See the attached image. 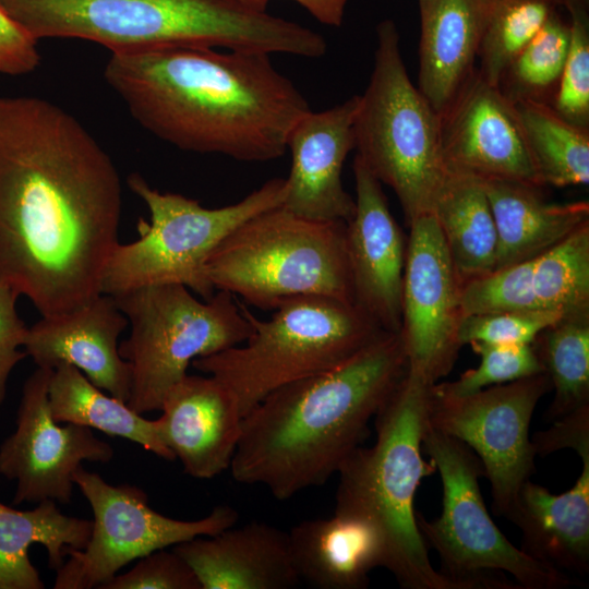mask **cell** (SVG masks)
Here are the masks:
<instances>
[{
	"instance_id": "d4e9b609",
	"label": "cell",
	"mask_w": 589,
	"mask_h": 589,
	"mask_svg": "<svg viewBox=\"0 0 589 589\" xmlns=\"http://www.w3.org/2000/svg\"><path fill=\"white\" fill-rule=\"evenodd\" d=\"M492 291L504 311L589 312V223L545 252L496 269Z\"/></svg>"
},
{
	"instance_id": "b9f144b4",
	"label": "cell",
	"mask_w": 589,
	"mask_h": 589,
	"mask_svg": "<svg viewBox=\"0 0 589 589\" xmlns=\"http://www.w3.org/2000/svg\"><path fill=\"white\" fill-rule=\"evenodd\" d=\"M560 5L565 7L568 11L574 9L587 10L589 8V0H557Z\"/></svg>"
},
{
	"instance_id": "5bb4252c",
	"label": "cell",
	"mask_w": 589,
	"mask_h": 589,
	"mask_svg": "<svg viewBox=\"0 0 589 589\" xmlns=\"http://www.w3.org/2000/svg\"><path fill=\"white\" fill-rule=\"evenodd\" d=\"M52 370L36 368L26 378L17 408L16 428L0 445V474L15 482L13 504L71 501L74 472L84 461L108 464L109 443L92 429L57 422L48 385Z\"/></svg>"
},
{
	"instance_id": "2e32d148",
	"label": "cell",
	"mask_w": 589,
	"mask_h": 589,
	"mask_svg": "<svg viewBox=\"0 0 589 589\" xmlns=\"http://www.w3.org/2000/svg\"><path fill=\"white\" fill-rule=\"evenodd\" d=\"M441 148L447 171L545 187L514 105L478 72L441 117Z\"/></svg>"
},
{
	"instance_id": "f35d334b",
	"label": "cell",
	"mask_w": 589,
	"mask_h": 589,
	"mask_svg": "<svg viewBox=\"0 0 589 589\" xmlns=\"http://www.w3.org/2000/svg\"><path fill=\"white\" fill-rule=\"evenodd\" d=\"M39 63L37 41L0 7V74L24 75Z\"/></svg>"
},
{
	"instance_id": "7c38bea8",
	"label": "cell",
	"mask_w": 589,
	"mask_h": 589,
	"mask_svg": "<svg viewBox=\"0 0 589 589\" xmlns=\"http://www.w3.org/2000/svg\"><path fill=\"white\" fill-rule=\"evenodd\" d=\"M73 481L89 503L94 519L86 545L70 550L56 570L55 589H99L131 562L195 537L215 534L236 525L239 517L233 507L218 505L197 520L170 518L149 506L141 488L110 484L83 466Z\"/></svg>"
},
{
	"instance_id": "74e56055",
	"label": "cell",
	"mask_w": 589,
	"mask_h": 589,
	"mask_svg": "<svg viewBox=\"0 0 589 589\" xmlns=\"http://www.w3.org/2000/svg\"><path fill=\"white\" fill-rule=\"evenodd\" d=\"M19 297L12 288L0 283V407L5 400L13 369L26 357L22 348L28 327L17 313Z\"/></svg>"
},
{
	"instance_id": "60d3db41",
	"label": "cell",
	"mask_w": 589,
	"mask_h": 589,
	"mask_svg": "<svg viewBox=\"0 0 589 589\" xmlns=\"http://www.w3.org/2000/svg\"><path fill=\"white\" fill-rule=\"evenodd\" d=\"M243 5L259 12H266L271 0H238ZM303 7L320 23L340 26L348 0H292Z\"/></svg>"
},
{
	"instance_id": "9c48e42d",
	"label": "cell",
	"mask_w": 589,
	"mask_h": 589,
	"mask_svg": "<svg viewBox=\"0 0 589 589\" xmlns=\"http://www.w3.org/2000/svg\"><path fill=\"white\" fill-rule=\"evenodd\" d=\"M422 449L442 482V512L434 520L417 513L426 546L441 560L443 576L458 589H563L572 585L563 572L516 548L489 515L479 478L483 466L465 443L426 422Z\"/></svg>"
},
{
	"instance_id": "836d02e7",
	"label": "cell",
	"mask_w": 589,
	"mask_h": 589,
	"mask_svg": "<svg viewBox=\"0 0 589 589\" xmlns=\"http://www.w3.org/2000/svg\"><path fill=\"white\" fill-rule=\"evenodd\" d=\"M480 357L474 369L464 372L454 382L438 383L446 392L464 396L483 388L509 383L544 372L531 345H469Z\"/></svg>"
},
{
	"instance_id": "484cf974",
	"label": "cell",
	"mask_w": 589,
	"mask_h": 589,
	"mask_svg": "<svg viewBox=\"0 0 589 589\" xmlns=\"http://www.w3.org/2000/svg\"><path fill=\"white\" fill-rule=\"evenodd\" d=\"M483 185L497 232L495 269L532 259L589 223V202H548L542 188L506 180Z\"/></svg>"
},
{
	"instance_id": "9a60e30c",
	"label": "cell",
	"mask_w": 589,
	"mask_h": 589,
	"mask_svg": "<svg viewBox=\"0 0 589 589\" xmlns=\"http://www.w3.org/2000/svg\"><path fill=\"white\" fill-rule=\"evenodd\" d=\"M408 226L399 335L408 370L435 384L452 371L461 348L462 284L433 215Z\"/></svg>"
},
{
	"instance_id": "5b68a950",
	"label": "cell",
	"mask_w": 589,
	"mask_h": 589,
	"mask_svg": "<svg viewBox=\"0 0 589 589\" xmlns=\"http://www.w3.org/2000/svg\"><path fill=\"white\" fill-rule=\"evenodd\" d=\"M433 384L407 370L374 419L373 446H358L339 467L335 513L371 520L386 544V565L406 589H458L430 562L413 508L423 478L435 471L422 457Z\"/></svg>"
},
{
	"instance_id": "d6986e66",
	"label": "cell",
	"mask_w": 589,
	"mask_h": 589,
	"mask_svg": "<svg viewBox=\"0 0 589 589\" xmlns=\"http://www.w3.org/2000/svg\"><path fill=\"white\" fill-rule=\"evenodd\" d=\"M113 296L100 293L81 308L41 316L27 328L23 349L37 368H77L95 386L128 402L131 366L119 352L128 326Z\"/></svg>"
},
{
	"instance_id": "f546056e",
	"label": "cell",
	"mask_w": 589,
	"mask_h": 589,
	"mask_svg": "<svg viewBox=\"0 0 589 589\" xmlns=\"http://www.w3.org/2000/svg\"><path fill=\"white\" fill-rule=\"evenodd\" d=\"M514 107L543 184H588L589 128L567 121L548 105L519 103Z\"/></svg>"
},
{
	"instance_id": "83f0119b",
	"label": "cell",
	"mask_w": 589,
	"mask_h": 589,
	"mask_svg": "<svg viewBox=\"0 0 589 589\" xmlns=\"http://www.w3.org/2000/svg\"><path fill=\"white\" fill-rule=\"evenodd\" d=\"M430 213L462 285L494 271L497 232L482 180L446 170Z\"/></svg>"
},
{
	"instance_id": "52a82bcc",
	"label": "cell",
	"mask_w": 589,
	"mask_h": 589,
	"mask_svg": "<svg viewBox=\"0 0 589 589\" xmlns=\"http://www.w3.org/2000/svg\"><path fill=\"white\" fill-rule=\"evenodd\" d=\"M345 226L302 217L281 205L266 209L215 249L206 277L215 291H227L263 310L301 296L353 303Z\"/></svg>"
},
{
	"instance_id": "277c9868",
	"label": "cell",
	"mask_w": 589,
	"mask_h": 589,
	"mask_svg": "<svg viewBox=\"0 0 589 589\" xmlns=\"http://www.w3.org/2000/svg\"><path fill=\"white\" fill-rule=\"evenodd\" d=\"M0 7L36 41L80 38L111 51L165 46L309 57L316 34L238 0H0Z\"/></svg>"
},
{
	"instance_id": "4fadbf2b",
	"label": "cell",
	"mask_w": 589,
	"mask_h": 589,
	"mask_svg": "<svg viewBox=\"0 0 589 589\" xmlns=\"http://www.w3.org/2000/svg\"><path fill=\"white\" fill-rule=\"evenodd\" d=\"M552 385L545 372L458 396L431 386L426 422L457 438L480 459L491 484L493 510L506 517L534 472L529 436L533 411Z\"/></svg>"
},
{
	"instance_id": "ba28073f",
	"label": "cell",
	"mask_w": 589,
	"mask_h": 589,
	"mask_svg": "<svg viewBox=\"0 0 589 589\" xmlns=\"http://www.w3.org/2000/svg\"><path fill=\"white\" fill-rule=\"evenodd\" d=\"M376 39L370 81L358 95L356 155L395 192L408 225L431 212L446 172L441 117L409 79L392 20L378 23Z\"/></svg>"
},
{
	"instance_id": "44dd1931",
	"label": "cell",
	"mask_w": 589,
	"mask_h": 589,
	"mask_svg": "<svg viewBox=\"0 0 589 589\" xmlns=\"http://www.w3.org/2000/svg\"><path fill=\"white\" fill-rule=\"evenodd\" d=\"M202 589H292L301 584L288 532L262 521L230 526L172 546Z\"/></svg>"
},
{
	"instance_id": "603a6c76",
	"label": "cell",
	"mask_w": 589,
	"mask_h": 589,
	"mask_svg": "<svg viewBox=\"0 0 589 589\" xmlns=\"http://www.w3.org/2000/svg\"><path fill=\"white\" fill-rule=\"evenodd\" d=\"M300 578L317 589H365L370 573L385 568L384 537L369 519L342 513L302 520L288 532Z\"/></svg>"
},
{
	"instance_id": "ffe728a7",
	"label": "cell",
	"mask_w": 589,
	"mask_h": 589,
	"mask_svg": "<svg viewBox=\"0 0 589 589\" xmlns=\"http://www.w3.org/2000/svg\"><path fill=\"white\" fill-rule=\"evenodd\" d=\"M160 411L161 440L187 474L208 480L229 469L243 417L223 383L187 374L169 389Z\"/></svg>"
},
{
	"instance_id": "8fae6325",
	"label": "cell",
	"mask_w": 589,
	"mask_h": 589,
	"mask_svg": "<svg viewBox=\"0 0 589 589\" xmlns=\"http://www.w3.org/2000/svg\"><path fill=\"white\" fill-rule=\"evenodd\" d=\"M115 299L131 326L119 344L132 374L127 404L141 414L160 410L193 360L237 346L252 330L247 305L223 290L200 300L183 285L164 284Z\"/></svg>"
},
{
	"instance_id": "ac0fdd59",
	"label": "cell",
	"mask_w": 589,
	"mask_h": 589,
	"mask_svg": "<svg viewBox=\"0 0 589 589\" xmlns=\"http://www.w3.org/2000/svg\"><path fill=\"white\" fill-rule=\"evenodd\" d=\"M358 95L324 111L311 109L292 125L287 148L291 168L285 179L287 211L311 219L347 223L354 197L344 188L341 171L354 149L353 122Z\"/></svg>"
},
{
	"instance_id": "8992f818",
	"label": "cell",
	"mask_w": 589,
	"mask_h": 589,
	"mask_svg": "<svg viewBox=\"0 0 589 589\" xmlns=\"http://www.w3.org/2000/svg\"><path fill=\"white\" fill-rule=\"evenodd\" d=\"M245 311L252 330L243 342L191 364L235 395L242 417L275 389L340 365L385 332L356 304L324 296L288 299L266 320Z\"/></svg>"
},
{
	"instance_id": "d6a6232c",
	"label": "cell",
	"mask_w": 589,
	"mask_h": 589,
	"mask_svg": "<svg viewBox=\"0 0 589 589\" xmlns=\"http://www.w3.org/2000/svg\"><path fill=\"white\" fill-rule=\"evenodd\" d=\"M557 0H491L477 72L497 86L512 60L529 44L557 10Z\"/></svg>"
},
{
	"instance_id": "30bf717a",
	"label": "cell",
	"mask_w": 589,
	"mask_h": 589,
	"mask_svg": "<svg viewBox=\"0 0 589 589\" xmlns=\"http://www.w3.org/2000/svg\"><path fill=\"white\" fill-rule=\"evenodd\" d=\"M130 190L147 206L151 219H140V238L117 243L105 265L101 293L118 296L147 286L179 284L202 299L215 289L206 263L215 249L247 219L280 206L285 179L273 178L237 203L207 208L199 201L152 188L137 172L128 178Z\"/></svg>"
},
{
	"instance_id": "ab89813d",
	"label": "cell",
	"mask_w": 589,
	"mask_h": 589,
	"mask_svg": "<svg viewBox=\"0 0 589 589\" xmlns=\"http://www.w3.org/2000/svg\"><path fill=\"white\" fill-rule=\"evenodd\" d=\"M553 426L531 438L537 455L545 456L562 448L574 449L579 457L589 454V406L553 422Z\"/></svg>"
},
{
	"instance_id": "f1b7e54d",
	"label": "cell",
	"mask_w": 589,
	"mask_h": 589,
	"mask_svg": "<svg viewBox=\"0 0 589 589\" xmlns=\"http://www.w3.org/2000/svg\"><path fill=\"white\" fill-rule=\"evenodd\" d=\"M48 398L57 422L96 429L129 440L163 459H176L161 440L157 420L145 419L125 401L104 393L73 365L60 364L52 370Z\"/></svg>"
},
{
	"instance_id": "6da1fadb",
	"label": "cell",
	"mask_w": 589,
	"mask_h": 589,
	"mask_svg": "<svg viewBox=\"0 0 589 589\" xmlns=\"http://www.w3.org/2000/svg\"><path fill=\"white\" fill-rule=\"evenodd\" d=\"M122 187L110 156L53 103L0 97V283L41 316L101 293Z\"/></svg>"
},
{
	"instance_id": "7a4b0ae2",
	"label": "cell",
	"mask_w": 589,
	"mask_h": 589,
	"mask_svg": "<svg viewBox=\"0 0 589 589\" xmlns=\"http://www.w3.org/2000/svg\"><path fill=\"white\" fill-rule=\"evenodd\" d=\"M104 77L155 136L240 161L283 156L292 125L310 110L265 52L203 46L116 52Z\"/></svg>"
},
{
	"instance_id": "4dcf8cb0",
	"label": "cell",
	"mask_w": 589,
	"mask_h": 589,
	"mask_svg": "<svg viewBox=\"0 0 589 589\" xmlns=\"http://www.w3.org/2000/svg\"><path fill=\"white\" fill-rule=\"evenodd\" d=\"M531 346L554 389L546 420L589 406V312L563 315Z\"/></svg>"
},
{
	"instance_id": "e0dca14e",
	"label": "cell",
	"mask_w": 589,
	"mask_h": 589,
	"mask_svg": "<svg viewBox=\"0 0 589 589\" xmlns=\"http://www.w3.org/2000/svg\"><path fill=\"white\" fill-rule=\"evenodd\" d=\"M354 212L345 226L353 303L381 329L399 333L407 239L392 215L382 183L353 159Z\"/></svg>"
},
{
	"instance_id": "3957f363",
	"label": "cell",
	"mask_w": 589,
	"mask_h": 589,
	"mask_svg": "<svg viewBox=\"0 0 589 589\" xmlns=\"http://www.w3.org/2000/svg\"><path fill=\"white\" fill-rule=\"evenodd\" d=\"M407 370L399 333L383 332L340 365L275 389L243 417L231 477L280 501L324 484Z\"/></svg>"
},
{
	"instance_id": "e575fe53",
	"label": "cell",
	"mask_w": 589,
	"mask_h": 589,
	"mask_svg": "<svg viewBox=\"0 0 589 589\" xmlns=\"http://www.w3.org/2000/svg\"><path fill=\"white\" fill-rule=\"evenodd\" d=\"M568 12L569 50L552 107L567 121L589 128V15L582 9Z\"/></svg>"
},
{
	"instance_id": "cb8c5ba5",
	"label": "cell",
	"mask_w": 589,
	"mask_h": 589,
	"mask_svg": "<svg viewBox=\"0 0 589 589\" xmlns=\"http://www.w3.org/2000/svg\"><path fill=\"white\" fill-rule=\"evenodd\" d=\"M581 472L562 494L527 480L507 519L521 531V549L536 561L579 575L589 572V454Z\"/></svg>"
},
{
	"instance_id": "d590c367",
	"label": "cell",
	"mask_w": 589,
	"mask_h": 589,
	"mask_svg": "<svg viewBox=\"0 0 589 589\" xmlns=\"http://www.w3.org/2000/svg\"><path fill=\"white\" fill-rule=\"evenodd\" d=\"M563 315L544 311H502L464 315L458 339L462 346L531 345L536 337Z\"/></svg>"
},
{
	"instance_id": "4316f807",
	"label": "cell",
	"mask_w": 589,
	"mask_h": 589,
	"mask_svg": "<svg viewBox=\"0 0 589 589\" xmlns=\"http://www.w3.org/2000/svg\"><path fill=\"white\" fill-rule=\"evenodd\" d=\"M92 520L63 514L51 500L20 510L0 502V589H44L45 582L29 558L41 544L51 569H59L70 550L83 549Z\"/></svg>"
},
{
	"instance_id": "1f68e13d",
	"label": "cell",
	"mask_w": 589,
	"mask_h": 589,
	"mask_svg": "<svg viewBox=\"0 0 589 589\" xmlns=\"http://www.w3.org/2000/svg\"><path fill=\"white\" fill-rule=\"evenodd\" d=\"M570 43V25L556 10L512 60L497 87L513 105L553 106Z\"/></svg>"
},
{
	"instance_id": "7402d4cb",
	"label": "cell",
	"mask_w": 589,
	"mask_h": 589,
	"mask_svg": "<svg viewBox=\"0 0 589 589\" xmlns=\"http://www.w3.org/2000/svg\"><path fill=\"white\" fill-rule=\"evenodd\" d=\"M418 88L442 117L473 79L491 0H418Z\"/></svg>"
},
{
	"instance_id": "8d00e7d4",
	"label": "cell",
	"mask_w": 589,
	"mask_h": 589,
	"mask_svg": "<svg viewBox=\"0 0 589 589\" xmlns=\"http://www.w3.org/2000/svg\"><path fill=\"white\" fill-rule=\"evenodd\" d=\"M99 589H202L187 561L173 548L154 551L117 574Z\"/></svg>"
}]
</instances>
